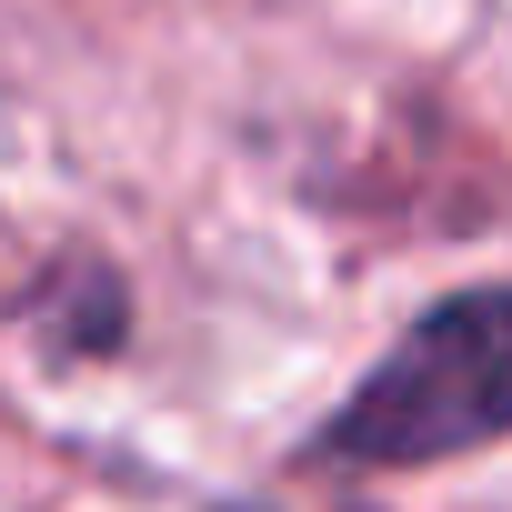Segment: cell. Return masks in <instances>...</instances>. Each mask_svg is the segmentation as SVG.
Segmentation results:
<instances>
[{
  "label": "cell",
  "instance_id": "obj_1",
  "mask_svg": "<svg viewBox=\"0 0 512 512\" xmlns=\"http://www.w3.org/2000/svg\"><path fill=\"white\" fill-rule=\"evenodd\" d=\"M512 432V282L492 292H452L432 302L322 422V462H362V472H402V462H442L472 442Z\"/></svg>",
  "mask_w": 512,
  "mask_h": 512
}]
</instances>
